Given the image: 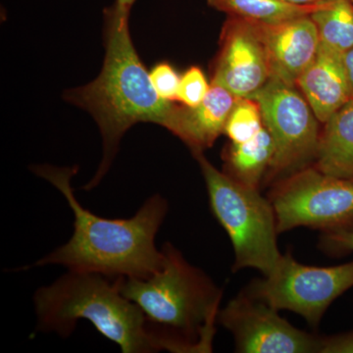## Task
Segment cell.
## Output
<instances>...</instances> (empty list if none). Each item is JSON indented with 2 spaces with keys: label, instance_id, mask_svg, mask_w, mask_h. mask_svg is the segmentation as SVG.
<instances>
[{
  "label": "cell",
  "instance_id": "44dd1931",
  "mask_svg": "<svg viewBox=\"0 0 353 353\" xmlns=\"http://www.w3.org/2000/svg\"><path fill=\"white\" fill-rule=\"evenodd\" d=\"M319 248L329 256L341 257L353 252V232L322 233Z\"/></svg>",
  "mask_w": 353,
  "mask_h": 353
},
{
  "label": "cell",
  "instance_id": "cb8c5ba5",
  "mask_svg": "<svg viewBox=\"0 0 353 353\" xmlns=\"http://www.w3.org/2000/svg\"><path fill=\"white\" fill-rule=\"evenodd\" d=\"M137 0H115L113 6L118 10L123 11V12H131L132 6Z\"/></svg>",
  "mask_w": 353,
  "mask_h": 353
},
{
  "label": "cell",
  "instance_id": "603a6c76",
  "mask_svg": "<svg viewBox=\"0 0 353 353\" xmlns=\"http://www.w3.org/2000/svg\"><path fill=\"white\" fill-rule=\"evenodd\" d=\"M343 63H345V72H347L348 83H350L353 99V48L343 54Z\"/></svg>",
  "mask_w": 353,
  "mask_h": 353
},
{
  "label": "cell",
  "instance_id": "6da1fadb",
  "mask_svg": "<svg viewBox=\"0 0 353 353\" xmlns=\"http://www.w3.org/2000/svg\"><path fill=\"white\" fill-rule=\"evenodd\" d=\"M32 170L65 197L73 212L74 231L65 245L21 270L60 265L113 279H143L161 268L163 252L158 250L155 239L169 211L166 199L154 194L132 217L109 219L94 214L77 199L71 180L78 166L37 165Z\"/></svg>",
  "mask_w": 353,
  "mask_h": 353
},
{
  "label": "cell",
  "instance_id": "ba28073f",
  "mask_svg": "<svg viewBox=\"0 0 353 353\" xmlns=\"http://www.w3.org/2000/svg\"><path fill=\"white\" fill-rule=\"evenodd\" d=\"M353 288V261L331 267L301 263L287 252L268 277L256 279L245 290L277 309L303 316L317 328L329 306Z\"/></svg>",
  "mask_w": 353,
  "mask_h": 353
},
{
  "label": "cell",
  "instance_id": "7a4b0ae2",
  "mask_svg": "<svg viewBox=\"0 0 353 353\" xmlns=\"http://www.w3.org/2000/svg\"><path fill=\"white\" fill-rule=\"evenodd\" d=\"M129 17L113 6L104 10L105 57L101 74L64 94L67 101L92 116L102 137L101 162L83 188L87 192L108 175L128 130L138 123L166 128L176 108L175 102L160 97L141 63L130 34Z\"/></svg>",
  "mask_w": 353,
  "mask_h": 353
},
{
  "label": "cell",
  "instance_id": "9a60e30c",
  "mask_svg": "<svg viewBox=\"0 0 353 353\" xmlns=\"http://www.w3.org/2000/svg\"><path fill=\"white\" fill-rule=\"evenodd\" d=\"M275 145L270 132L263 128L248 141L228 146L224 152L225 174L248 187L260 190L270 168Z\"/></svg>",
  "mask_w": 353,
  "mask_h": 353
},
{
  "label": "cell",
  "instance_id": "d6986e66",
  "mask_svg": "<svg viewBox=\"0 0 353 353\" xmlns=\"http://www.w3.org/2000/svg\"><path fill=\"white\" fill-rule=\"evenodd\" d=\"M210 85L199 67H192L181 77L178 101L185 105L194 108L199 105L208 94Z\"/></svg>",
  "mask_w": 353,
  "mask_h": 353
},
{
  "label": "cell",
  "instance_id": "277c9868",
  "mask_svg": "<svg viewBox=\"0 0 353 353\" xmlns=\"http://www.w3.org/2000/svg\"><path fill=\"white\" fill-rule=\"evenodd\" d=\"M37 329L68 338L87 320L124 353L161 352L141 309L122 294L120 278L68 270L37 290Z\"/></svg>",
  "mask_w": 353,
  "mask_h": 353
},
{
  "label": "cell",
  "instance_id": "8992f818",
  "mask_svg": "<svg viewBox=\"0 0 353 353\" xmlns=\"http://www.w3.org/2000/svg\"><path fill=\"white\" fill-rule=\"evenodd\" d=\"M278 233L299 227L322 233L353 232V181L306 167L274 183L268 194Z\"/></svg>",
  "mask_w": 353,
  "mask_h": 353
},
{
  "label": "cell",
  "instance_id": "5bb4252c",
  "mask_svg": "<svg viewBox=\"0 0 353 353\" xmlns=\"http://www.w3.org/2000/svg\"><path fill=\"white\" fill-rule=\"evenodd\" d=\"M312 166L327 175L353 181V99L325 123Z\"/></svg>",
  "mask_w": 353,
  "mask_h": 353
},
{
  "label": "cell",
  "instance_id": "ffe728a7",
  "mask_svg": "<svg viewBox=\"0 0 353 353\" xmlns=\"http://www.w3.org/2000/svg\"><path fill=\"white\" fill-rule=\"evenodd\" d=\"M150 79L155 90L166 101H178L181 78L171 65L160 63L150 72Z\"/></svg>",
  "mask_w": 353,
  "mask_h": 353
},
{
  "label": "cell",
  "instance_id": "9c48e42d",
  "mask_svg": "<svg viewBox=\"0 0 353 353\" xmlns=\"http://www.w3.org/2000/svg\"><path fill=\"white\" fill-rule=\"evenodd\" d=\"M279 310L245 290L220 309L218 323L241 353H321L322 336L292 326Z\"/></svg>",
  "mask_w": 353,
  "mask_h": 353
},
{
  "label": "cell",
  "instance_id": "5b68a950",
  "mask_svg": "<svg viewBox=\"0 0 353 353\" xmlns=\"http://www.w3.org/2000/svg\"><path fill=\"white\" fill-rule=\"evenodd\" d=\"M213 216L233 245L232 270L254 268L264 277L277 268L282 253L277 243V219L268 197L216 169L203 152L196 153Z\"/></svg>",
  "mask_w": 353,
  "mask_h": 353
},
{
  "label": "cell",
  "instance_id": "484cf974",
  "mask_svg": "<svg viewBox=\"0 0 353 353\" xmlns=\"http://www.w3.org/2000/svg\"><path fill=\"white\" fill-rule=\"evenodd\" d=\"M352 1L353 2V0H352Z\"/></svg>",
  "mask_w": 353,
  "mask_h": 353
},
{
  "label": "cell",
  "instance_id": "7402d4cb",
  "mask_svg": "<svg viewBox=\"0 0 353 353\" xmlns=\"http://www.w3.org/2000/svg\"><path fill=\"white\" fill-rule=\"evenodd\" d=\"M321 353H353V330L348 333L322 336Z\"/></svg>",
  "mask_w": 353,
  "mask_h": 353
},
{
  "label": "cell",
  "instance_id": "ac0fdd59",
  "mask_svg": "<svg viewBox=\"0 0 353 353\" xmlns=\"http://www.w3.org/2000/svg\"><path fill=\"white\" fill-rule=\"evenodd\" d=\"M263 128V117L257 101L240 97L228 118L224 132L232 143H243L254 138Z\"/></svg>",
  "mask_w": 353,
  "mask_h": 353
},
{
  "label": "cell",
  "instance_id": "30bf717a",
  "mask_svg": "<svg viewBox=\"0 0 353 353\" xmlns=\"http://www.w3.org/2000/svg\"><path fill=\"white\" fill-rule=\"evenodd\" d=\"M270 78L268 54L252 23L229 16L221 34L211 83L240 99L252 97Z\"/></svg>",
  "mask_w": 353,
  "mask_h": 353
},
{
  "label": "cell",
  "instance_id": "52a82bcc",
  "mask_svg": "<svg viewBox=\"0 0 353 353\" xmlns=\"http://www.w3.org/2000/svg\"><path fill=\"white\" fill-rule=\"evenodd\" d=\"M250 99L259 104L264 127L275 145L263 185L272 187L313 165L321 132L312 108L296 87L270 78Z\"/></svg>",
  "mask_w": 353,
  "mask_h": 353
},
{
  "label": "cell",
  "instance_id": "8fae6325",
  "mask_svg": "<svg viewBox=\"0 0 353 353\" xmlns=\"http://www.w3.org/2000/svg\"><path fill=\"white\" fill-rule=\"evenodd\" d=\"M250 21L266 48L271 78L296 87L319 48V34L310 16L278 24Z\"/></svg>",
  "mask_w": 353,
  "mask_h": 353
},
{
  "label": "cell",
  "instance_id": "4fadbf2b",
  "mask_svg": "<svg viewBox=\"0 0 353 353\" xmlns=\"http://www.w3.org/2000/svg\"><path fill=\"white\" fill-rule=\"evenodd\" d=\"M296 85L323 124L352 99L343 53L322 43Z\"/></svg>",
  "mask_w": 353,
  "mask_h": 353
},
{
  "label": "cell",
  "instance_id": "2e32d148",
  "mask_svg": "<svg viewBox=\"0 0 353 353\" xmlns=\"http://www.w3.org/2000/svg\"><path fill=\"white\" fill-rule=\"evenodd\" d=\"M208 3L228 16L266 24H278L310 16L323 6H299L283 0H208Z\"/></svg>",
  "mask_w": 353,
  "mask_h": 353
},
{
  "label": "cell",
  "instance_id": "e0dca14e",
  "mask_svg": "<svg viewBox=\"0 0 353 353\" xmlns=\"http://www.w3.org/2000/svg\"><path fill=\"white\" fill-rule=\"evenodd\" d=\"M319 34L320 43L345 54L353 48V6L350 0L323 4L310 15Z\"/></svg>",
  "mask_w": 353,
  "mask_h": 353
},
{
  "label": "cell",
  "instance_id": "d4e9b609",
  "mask_svg": "<svg viewBox=\"0 0 353 353\" xmlns=\"http://www.w3.org/2000/svg\"><path fill=\"white\" fill-rule=\"evenodd\" d=\"M283 1L290 2L292 4H299V6H317V4L329 3L334 0H283Z\"/></svg>",
  "mask_w": 353,
  "mask_h": 353
},
{
  "label": "cell",
  "instance_id": "7c38bea8",
  "mask_svg": "<svg viewBox=\"0 0 353 353\" xmlns=\"http://www.w3.org/2000/svg\"><path fill=\"white\" fill-rule=\"evenodd\" d=\"M239 97L221 85L211 83L199 105H176L166 129L185 143L192 154L211 148L224 134L230 114Z\"/></svg>",
  "mask_w": 353,
  "mask_h": 353
},
{
  "label": "cell",
  "instance_id": "3957f363",
  "mask_svg": "<svg viewBox=\"0 0 353 353\" xmlns=\"http://www.w3.org/2000/svg\"><path fill=\"white\" fill-rule=\"evenodd\" d=\"M161 250V268L148 278H120L122 294L141 309L161 352H211L223 290L172 243Z\"/></svg>",
  "mask_w": 353,
  "mask_h": 353
}]
</instances>
